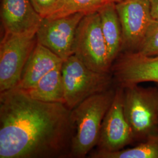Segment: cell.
<instances>
[{"label": "cell", "mask_w": 158, "mask_h": 158, "mask_svg": "<svg viewBox=\"0 0 158 158\" xmlns=\"http://www.w3.org/2000/svg\"><path fill=\"white\" fill-rule=\"evenodd\" d=\"M63 62L56 54L37 42L23 69L19 83L16 87L23 90L30 89Z\"/></svg>", "instance_id": "obj_12"}, {"label": "cell", "mask_w": 158, "mask_h": 158, "mask_svg": "<svg viewBox=\"0 0 158 158\" xmlns=\"http://www.w3.org/2000/svg\"><path fill=\"white\" fill-rule=\"evenodd\" d=\"M65 104L72 110L89 97L107 90L114 81L111 73L92 70L74 55L63 62Z\"/></svg>", "instance_id": "obj_4"}, {"label": "cell", "mask_w": 158, "mask_h": 158, "mask_svg": "<svg viewBox=\"0 0 158 158\" xmlns=\"http://www.w3.org/2000/svg\"></svg>", "instance_id": "obj_22"}, {"label": "cell", "mask_w": 158, "mask_h": 158, "mask_svg": "<svg viewBox=\"0 0 158 158\" xmlns=\"http://www.w3.org/2000/svg\"><path fill=\"white\" fill-rule=\"evenodd\" d=\"M112 2H115V3H116V2H118L119 1H122V0H111Z\"/></svg>", "instance_id": "obj_20"}, {"label": "cell", "mask_w": 158, "mask_h": 158, "mask_svg": "<svg viewBox=\"0 0 158 158\" xmlns=\"http://www.w3.org/2000/svg\"><path fill=\"white\" fill-rule=\"evenodd\" d=\"M62 63L46 74L34 87L25 90L29 96L40 102H60L65 104L62 74Z\"/></svg>", "instance_id": "obj_14"}, {"label": "cell", "mask_w": 158, "mask_h": 158, "mask_svg": "<svg viewBox=\"0 0 158 158\" xmlns=\"http://www.w3.org/2000/svg\"><path fill=\"white\" fill-rule=\"evenodd\" d=\"M142 55L158 56V20L153 18L138 51Z\"/></svg>", "instance_id": "obj_17"}, {"label": "cell", "mask_w": 158, "mask_h": 158, "mask_svg": "<svg viewBox=\"0 0 158 158\" xmlns=\"http://www.w3.org/2000/svg\"><path fill=\"white\" fill-rule=\"evenodd\" d=\"M135 141L123 110V89L118 87L102 123L97 145L100 151L115 152Z\"/></svg>", "instance_id": "obj_10"}, {"label": "cell", "mask_w": 158, "mask_h": 158, "mask_svg": "<svg viewBox=\"0 0 158 158\" xmlns=\"http://www.w3.org/2000/svg\"><path fill=\"white\" fill-rule=\"evenodd\" d=\"M151 5V15L153 19L158 20V0H149Z\"/></svg>", "instance_id": "obj_19"}, {"label": "cell", "mask_w": 158, "mask_h": 158, "mask_svg": "<svg viewBox=\"0 0 158 158\" xmlns=\"http://www.w3.org/2000/svg\"><path fill=\"white\" fill-rule=\"evenodd\" d=\"M111 72L114 81L121 88L149 82L158 85V56L125 52L115 60Z\"/></svg>", "instance_id": "obj_9"}, {"label": "cell", "mask_w": 158, "mask_h": 158, "mask_svg": "<svg viewBox=\"0 0 158 158\" xmlns=\"http://www.w3.org/2000/svg\"><path fill=\"white\" fill-rule=\"evenodd\" d=\"M102 32L107 46L109 62L111 64L123 50V37L115 3L110 2L98 11Z\"/></svg>", "instance_id": "obj_13"}, {"label": "cell", "mask_w": 158, "mask_h": 158, "mask_svg": "<svg viewBox=\"0 0 158 158\" xmlns=\"http://www.w3.org/2000/svg\"><path fill=\"white\" fill-rule=\"evenodd\" d=\"M74 55L91 70L111 73L107 46L98 11L85 15L79 23L74 45Z\"/></svg>", "instance_id": "obj_5"}, {"label": "cell", "mask_w": 158, "mask_h": 158, "mask_svg": "<svg viewBox=\"0 0 158 158\" xmlns=\"http://www.w3.org/2000/svg\"><path fill=\"white\" fill-rule=\"evenodd\" d=\"M123 89V110L135 141L158 134V85H133Z\"/></svg>", "instance_id": "obj_3"}, {"label": "cell", "mask_w": 158, "mask_h": 158, "mask_svg": "<svg viewBox=\"0 0 158 158\" xmlns=\"http://www.w3.org/2000/svg\"><path fill=\"white\" fill-rule=\"evenodd\" d=\"M85 15L76 13L55 19H44L36 36L37 42L65 60L74 55L75 37L79 23Z\"/></svg>", "instance_id": "obj_7"}, {"label": "cell", "mask_w": 158, "mask_h": 158, "mask_svg": "<svg viewBox=\"0 0 158 158\" xmlns=\"http://www.w3.org/2000/svg\"><path fill=\"white\" fill-rule=\"evenodd\" d=\"M110 1H111V0H110ZM111 2H112V1H111Z\"/></svg>", "instance_id": "obj_21"}, {"label": "cell", "mask_w": 158, "mask_h": 158, "mask_svg": "<svg viewBox=\"0 0 158 158\" xmlns=\"http://www.w3.org/2000/svg\"><path fill=\"white\" fill-rule=\"evenodd\" d=\"M44 19L31 0H2L1 21L5 34H36Z\"/></svg>", "instance_id": "obj_11"}, {"label": "cell", "mask_w": 158, "mask_h": 158, "mask_svg": "<svg viewBox=\"0 0 158 158\" xmlns=\"http://www.w3.org/2000/svg\"><path fill=\"white\" fill-rule=\"evenodd\" d=\"M64 0H31L36 11L43 19L50 17L62 5Z\"/></svg>", "instance_id": "obj_18"}, {"label": "cell", "mask_w": 158, "mask_h": 158, "mask_svg": "<svg viewBox=\"0 0 158 158\" xmlns=\"http://www.w3.org/2000/svg\"><path fill=\"white\" fill-rule=\"evenodd\" d=\"M93 158H158V134L140 142L135 147L115 152L98 150L91 154Z\"/></svg>", "instance_id": "obj_15"}, {"label": "cell", "mask_w": 158, "mask_h": 158, "mask_svg": "<svg viewBox=\"0 0 158 158\" xmlns=\"http://www.w3.org/2000/svg\"><path fill=\"white\" fill-rule=\"evenodd\" d=\"M110 0H64L60 8L45 19H55L66 17L76 13H83L87 15L97 12Z\"/></svg>", "instance_id": "obj_16"}, {"label": "cell", "mask_w": 158, "mask_h": 158, "mask_svg": "<svg viewBox=\"0 0 158 158\" xmlns=\"http://www.w3.org/2000/svg\"><path fill=\"white\" fill-rule=\"evenodd\" d=\"M115 7L123 32V50L136 52L152 21L150 2L122 0L115 3Z\"/></svg>", "instance_id": "obj_8"}, {"label": "cell", "mask_w": 158, "mask_h": 158, "mask_svg": "<svg viewBox=\"0 0 158 158\" xmlns=\"http://www.w3.org/2000/svg\"><path fill=\"white\" fill-rule=\"evenodd\" d=\"M37 44L36 34H5L0 45V92L15 88Z\"/></svg>", "instance_id": "obj_6"}, {"label": "cell", "mask_w": 158, "mask_h": 158, "mask_svg": "<svg viewBox=\"0 0 158 158\" xmlns=\"http://www.w3.org/2000/svg\"><path fill=\"white\" fill-rule=\"evenodd\" d=\"M66 104L40 102L18 88L0 94V158L71 157L74 129Z\"/></svg>", "instance_id": "obj_1"}, {"label": "cell", "mask_w": 158, "mask_h": 158, "mask_svg": "<svg viewBox=\"0 0 158 158\" xmlns=\"http://www.w3.org/2000/svg\"><path fill=\"white\" fill-rule=\"evenodd\" d=\"M115 90L97 93L86 98L71 111L74 129L71 157L85 158L98 144L102 123L113 102Z\"/></svg>", "instance_id": "obj_2"}]
</instances>
